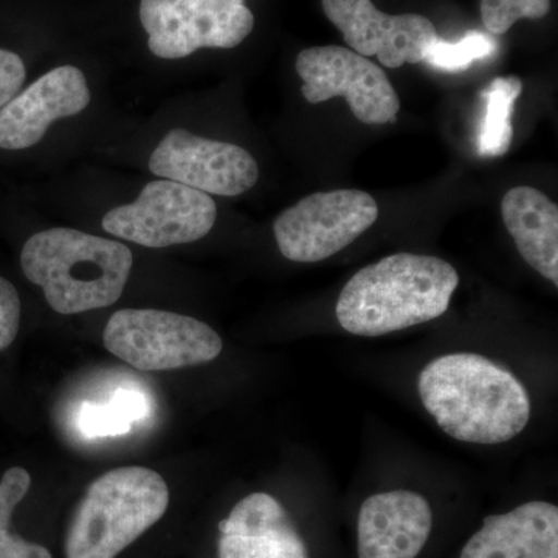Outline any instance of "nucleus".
Returning <instances> with one entry per match:
<instances>
[{
	"label": "nucleus",
	"instance_id": "f257e3e1",
	"mask_svg": "<svg viewBox=\"0 0 558 558\" xmlns=\"http://www.w3.org/2000/svg\"><path fill=\"white\" fill-rule=\"evenodd\" d=\"M417 391L439 428L461 442H509L531 418L524 385L494 360L473 352L429 362L418 376Z\"/></svg>",
	"mask_w": 558,
	"mask_h": 558
},
{
	"label": "nucleus",
	"instance_id": "4be33fe9",
	"mask_svg": "<svg viewBox=\"0 0 558 558\" xmlns=\"http://www.w3.org/2000/svg\"><path fill=\"white\" fill-rule=\"evenodd\" d=\"M21 323V299L17 290L0 277V351L16 340Z\"/></svg>",
	"mask_w": 558,
	"mask_h": 558
},
{
	"label": "nucleus",
	"instance_id": "412c9836",
	"mask_svg": "<svg viewBox=\"0 0 558 558\" xmlns=\"http://www.w3.org/2000/svg\"><path fill=\"white\" fill-rule=\"evenodd\" d=\"M32 486L31 473L22 468L7 470L0 481V529H10L11 515Z\"/></svg>",
	"mask_w": 558,
	"mask_h": 558
},
{
	"label": "nucleus",
	"instance_id": "ddd939ff",
	"mask_svg": "<svg viewBox=\"0 0 558 558\" xmlns=\"http://www.w3.org/2000/svg\"><path fill=\"white\" fill-rule=\"evenodd\" d=\"M432 527V508L416 492L373 495L359 512V558H416Z\"/></svg>",
	"mask_w": 558,
	"mask_h": 558
},
{
	"label": "nucleus",
	"instance_id": "dca6fc26",
	"mask_svg": "<svg viewBox=\"0 0 558 558\" xmlns=\"http://www.w3.org/2000/svg\"><path fill=\"white\" fill-rule=\"evenodd\" d=\"M506 229L529 266L558 284V207L542 191L515 186L501 201Z\"/></svg>",
	"mask_w": 558,
	"mask_h": 558
},
{
	"label": "nucleus",
	"instance_id": "f03ea898",
	"mask_svg": "<svg viewBox=\"0 0 558 558\" xmlns=\"http://www.w3.org/2000/svg\"><path fill=\"white\" fill-rule=\"evenodd\" d=\"M458 284V271L447 260L398 253L349 279L337 301V319L354 336L398 332L446 314Z\"/></svg>",
	"mask_w": 558,
	"mask_h": 558
},
{
	"label": "nucleus",
	"instance_id": "6ab92c4d",
	"mask_svg": "<svg viewBox=\"0 0 558 558\" xmlns=\"http://www.w3.org/2000/svg\"><path fill=\"white\" fill-rule=\"evenodd\" d=\"M550 0H481V17L492 35H505L520 20H542Z\"/></svg>",
	"mask_w": 558,
	"mask_h": 558
},
{
	"label": "nucleus",
	"instance_id": "b1692460",
	"mask_svg": "<svg viewBox=\"0 0 558 558\" xmlns=\"http://www.w3.org/2000/svg\"><path fill=\"white\" fill-rule=\"evenodd\" d=\"M0 558H53L50 550L0 529Z\"/></svg>",
	"mask_w": 558,
	"mask_h": 558
},
{
	"label": "nucleus",
	"instance_id": "9d476101",
	"mask_svg": "<svg viewBox=\"0 0 558 558\" xmlns=\"http://www.w3.org/2000/svg\"><path fill=\"white\" fill-rule=\"evenodd\" d=\"M149 170L172 182L215 196H240L256 185L258 163L252 154L231 143L172 130L149 159Z\"/></svg>",
	"mask_w": 558,
	"mask_h": 558
},
{
	"label": "nucleus",
	"instance_id": "9b49d317",
	"mask_svg": "<svg viewBox=\"0 0 558 558\" xmlns=\"http://www.w3.org/2000/svg\"><path fill=\"white\" fill-rule=\"evenodd\" d=\"M323 10L351 50L365 58H379L388 69L424 62L429 47L439 38L428 17L385 14L371 0H323Z\"/></svg>",
	"mask_w": 558,
	"mask_h": 558
},
{
	"label": "nucleus",
	"instance_id": "4468645a",
	"mask_svg": "<svg viewBox=\"0 0 558 558\" xmlns=\"http://www.w3.org/2000/svg\"><path fill=\"white\" fill-rule=\"evenodd\" d=\"M219 532V558H310L288 510L269 494L241 499Z\"/></svg>",
	"mask_w": 558,
	"mask_h": 558
},
{
	"label": "nucleus",
	"instance_id": "a211bd4d",
	"mask_svg": "<svg viewBox=\"0 0 558 558\" xmlns=\"http://www.w3.org/2000/svg\"><path fill=\"white\" fill-rule=\"evenodd\" d=\"M497 50V40L486 33L469 32L458 43L436 39L425 54L424 62L446 72H461L475 61L486 60Z\"/></svg>",
	"mask_w": 558,
	"mask_h": 558
},
{
	"label": "nucleus",
	"instance_id": "7ed1b4c3",
	"mask_svg": "<svg viewBox=\"0 0 558 558\" xmlns=\"http://www.w3.org/2000/svg\"><path fill=\"white\" fill-rule=\"evenodd\" d=\"M132 263L128 245L72 229L33 234L21 253L25 277L44 290L51 310L62 315L116 304L126 288Z\"/></svg>",
	"mask_w": 558,
	"mask_h": 558
},
{
	"label": "nucleus",
	"instance_id": "2eb2a0df",
	"mask_svg": "<svg viewBox=\"0 0 558 558\" xmlns=\"http://www.w3.org/2000/svg\"><path fill=\"white\" fill-rule=\"evenodd\" d=\"M461 558H558V508L531 501L484 519Z\"/></svg>",
	"mask_w": 558,
	"mask_h": 558
},
{
	"label": "nucleus",
	"instance_id": "6e6552de",
	"mask_svg": "<svg viewBox=\"0 0 558 558\" xmlns=\"http://www.w3.org/2000/svg\"><path fill=\"white\" fill-rule=\"evenodd\" d=\"M218 218L209 194L172 180H156L137 201L110 209L102 229L148 248L190 244L207 236Z\"/></svg>",
	"mask_w": 558,
	"mask_h": 558
},
{
	"label": "nucleus",
	"instance_id": "f3484780",
	"mask_svg": "<svg viewBox=\"0 0 558 558\" xmlns=\"http://www.w3.org/2000/svg\"><path fill=\"white\" fill-rule=\"evenodd\" d=\"M523 83L517 76H498L481 90L484 116L478 130V153L499 157L508 153L513 140L512 113Z\"/></svg>",
	"mask_w": 558,
	"mask_h": 558
},
{
	"label": "nucleus",
	"instance_id": "39448f33",
	"mask_svg": "<svg viewBox=\"0 0 558 558\" xmlns=\"http://www.w3.org/2000/svg\"><path fill=\"white\" fill-rule=\"evenodd\" d=\"M102 341L110 354L146 373L204 365L223 348L219 333L204 322L157 310L116 312Z\"/></svg>",
	"mask_w": 558,
	"mask_h": 558
},
{
	"label": "nucleus",
	"instance_id": "393cba45",
	"mask_svg": "<svg viewBox=\"0 0 558 558\" xmlns=\"http://www.w3.org/2000/svg\"><path fill=\"white\" fill-rule=\"evenodd\" d=\"M109 402L112 403L113 407H117V410H119L131 424L142 421V418L148 416L149 413L148 400H146L142 392L134 391V389H120V391H117L116 395L112 396Z\"/></svg>",
	"mask_w": 558,
	"mask_h": 558
},
{
	"label": "nucleus",
	"instance_id": "423d86ee",
	"mask_svg": "<svg viewBox=\"0 0 558 558\" xmlns=\"http://www.w3.org/2000/svg\"><path fill=\"white\" fill-rule=\"evenodd\" d=\"M377 218V202L365 191L315 193L278 216L275 240L284 258L319 263L352 244Z\"/></svg>",
	"mask_w": 558,
	"mask_h": 558
},
{
	"label": "nucleus",
	"instance_id": "20e7f679",
	"mask_svg": "<svg viewBox=\"0 0 558 558\" xmlns=\"http://www.w3.org/2000/svg\"><path fill=\"white\" fill-rule=\"evenodd\" d=\"M170 490L159 473L121 468L95 480L65 537L68 558H116L167 513Z\"/></svg>",
	"mask_w": 558,
	"mask_h": 558
},
{
	"label": "nucleus",
	"instance_id": "aec40b11",
	"mask_svg": "<svg viewBox=\"0 0 558 558\" xmlns=\"http://www.w3.org/2000/svg\"><path fill=\"white\" fill-rule=\"evenodd\" d=\"M80 429L87 438L100 436H123L131 432L132 424L123 414L108 402L84 403L80 411Z\"/></svg>",
	"mask_w": 558,
	"mask_h": 558
},
{
	"label": "nucleus",
	"instance_id": "0eeeda50",
	"mask_svg": "<svg viewBox=\"0 0 558 558\" xmlns=\"http://www.w3.org/2000/svg\"><path fill=\"white\" fill-rule=\"evenodd\" d=\"M140 21L149 50L163 60L199 49H233L255 25L245 0H142Z\"/></svg>",
	"mask_w": 558,
	"mask_h": 558
},
{
	"label": "nucleus",
	"instance_id": "f8f14e48",
	"mask_svg": "<svg viewBox=\"0 0 558 558\" xmlns=\"http://www.w3.org/2000/svg\"><path fill=\"white\" fill-rule=\"evenodd\" d=\"M89 102V86L80 69L61 65L50 70L0 109V148H32L54 120L76 116Z\"/></svg>",
	"mask_w": 558,
	"mask_h": 558
},
{
	"label": "nucleus",
	"instance_id": "1a4fd4ad",
	"mask_svg": "<svg viewBox=\"0 0 558 558\" xmlns=\"http://www.w3.org/2000/svg\"><path fill=\"white\" fill-rule=\"evenodd\" d=\"M304 98L311 105L341 97L366 124L395 123L400 110L398 92L387 73L368 58L347 47H311L296 58Z\"/></svg>",
	"mask_w": 558,
	"mask_h": 558
},
{
	"label": "nucleus",
	"instance_id": "5701e85b",
	"mask_svg": "<svg viewBox=\"0 0 558 558\" xmlns=\"http://www.w3.org/2000/svg\"><path fill=\"white\" fill-rule=\"evenodd\" d=\"M25 75L27 70L20 54L0 49V109L20 94Z\"/></svg>",
	"mask_w": 558,
	"mask_h": 558
}]
</instances>
